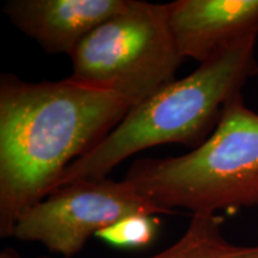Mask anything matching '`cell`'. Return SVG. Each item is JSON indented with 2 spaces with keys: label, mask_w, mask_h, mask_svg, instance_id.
<instances>
[{
  "label": "cell",
  "mask_w": 258,
  "mask_h": 258,
  "mask_svg": "<svg viewBox=\"0 0 258 258\" xmlns=\"http://www.w3.org/2000/svg\"><path fill=\"white\" fill-rule=\"evenodd\" d=\"M71 60L70 79L120 95L133 108L175 82L183 57L167 23L166 4L131 0L124 11L84 38Z\"/></svg>",
  "instance_id": "obj_4"
},
{
  "label": "cell",
  "mask_w": 258,
  "mask_h": 258,
  "mask_svg": "<svg viewBox=\"0 0 258 258\" xmlns=\"http://www.w3.org/2000/svg\"><path fill=\"white\" fill-rule=\"evenodd\" d=\"M158 226L157 215L133 214L103 228L96 235L114 246L144 247L152 243Z\"/></svg>",
  "instance_id": "obj_9"
},
{
  "label": "cell",
  "mask_w": 258,
  "mask_h": 258,
  "mask_svg": "<svg viewBox=\"0 0 258 258\" xmlns=\"http://www.w3.org/2000/svg\"><path fill=\"white\" fill-rule=\"evenodd\" d=\"M256 41L252 35L225 48L188 77L133 106L93 150L67 167L59 188L105 178L121 161L157 145L199 147L217 127L228 101L258 72Z\"/></svg>",
  "instance_id": "obj_2"
},
{
  "label": "cell",
  "mask_w": 258,
  "mask_h": 258,
  "mask_svg": "<svg viewBox=\"0 0 258 258\" xmlns=\"http://www.w3.org/2000/svg\"><path fill=\"white\" fill-rule=\"evenodd\" d=\"M127 182L82 179L62 185L25 211L12 237L38 241L51 252L70 258L91 235L133 214H171Z\"/></svg>",
  "instance_id": "obj_5"
},
{
  "label": "cell",
  "mask_w": 258,
  "mask_h": 258,
  "mask_svg": "<svg viewBox=\"0 0 258 258\" xmlns=\"http://www.w3.org/2000/svg\"><path fill=\"white\" fill-rule=\"evenodd\" d=\"M0 258H22V257L14 250H4L2 253H0ZM40 258H48V257H40Z\"/></svg>",
  "instance_id": "obj_10"
},
{
  "label": "cell",
  "mask_w": 258,
  "mask_h": 258,
  "mask_svg": "<svg viewBox=\"0 0 258 258\" xmlns=\"http://www.w3.org/2000/svg\"><path fill=\"white\" fill-rule=\"evenodd\" d=\"M132 106L114 92L67 78L0 80V234L59 188L73 161L115 129Z\"/></svg>",
  "instance_id": "obj_1"
},
{
  "label": "cell",
  "mask_w": 258,
  "mask_h": 258,
  "mask_svg": "<svg viewBox=\"0 0 258 258\" xmlns=\"http://www.w3.org/2000/svg\"><path fill=\"white\" fill-rule=\"evenodd\" d=\"M131 0H11L4 11L49 54H69L89 34L128 8Z\"/></svg>",
  "instance_id": "obj_7"
},
{
  "label": "cell",
  "mask_w": 258,
  "mask_h": 258,
  "mask_svg": "<svg viewBox=\"0 0 258 258\" xmlns=\"http://www.w3.org/2000/svg\"><path fill=\"white\" fill-rule=\"evenodd\" d=\"M158 207L215 214L258 206V114L241 93L228 101L213 133L180 157L134 161L124 177Z\"/></svg>",
  "instance_id": "obj_3"
},
{
  "label": "cell",
  "mask_w": 258,
  "mask_h": 258,
  "mask_svg": "<svg viewBox=\"0 0 258 258\" xmlns=\"http://www.w3.org/2000/svg\"><path fill=\"white\" fill-rule=\"evenodd\" d=\"M166 14L180 56L200 64L258 35V0H177L166 4Z\"/></svg>",
  "instance_id": "obj_6"
},
{
  "label": "cell",
  "mask_w": 258,
  "mask_h": 258,
  "mask_svg": "<svg viewBox=\"0 0 258 258\" xmlns=\"http://www.w3.org/2000/svg\"><path fill=\"white\" fill-rule=\"evenodd\" d=\"M221 222L217 214H194L182 238L150 258H258V245L241 246L226 240Z\"/></svg>",
  "instance_id": "obj_8"
}]
</instances>
